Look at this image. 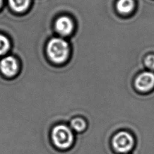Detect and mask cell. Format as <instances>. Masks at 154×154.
<instances>
[{"label":"cell","instance_id":"obj_1","mask_svg":"<svg viewBox=\"0 0 154 154\" xmlns=\"http://www.w3.org/2000/svg\"><path fill=\"white\" fill-rule=\"evenodd\" d=\"M46 54L52 63L57 64H63L69 57V45L61 37H53L48 42Z\"/></svg>","mask_w":154,"mask_h":154},{"label":"cell","instance_id":"obj_2","mask_svg":"<svg viewBox=\"0 0 154 154\" xmlns=\"http://www.w3.org/2000/svg\"><path fill=\"white\" fill-rule=\"evenodd\" d=\"M51 138L54 145L61 149L70 147L74 140V135L72 129L63 124L58 125L52 129Z\"/></svg>","mask_w":154,"mask_h":154},{"label":"cell","instance_id":"obj_3","mask_svg":"<svg viewBox=\"0 0 154 154\" xmlns=\"http://www.w3.org/2000/svg\"><path fill=\"white\" fill-rule=\"evenodd\" d=\"M134 140L132 135L126 131H120L112 139L114 149L119 153H125L129 152L133 147Z\"/></svg>","mask_w":154,"mask_h":154},{"label":"cell","instance_id":"obj_4","mask_svg":"<svg viewBox=\"0 0 154 154\" xmlns=\"http://www.w3.org/2000/svg\"><path fill=\"white\" fill-rule=\"evenodd\" d=\"M0 70L2 75L7 78H13L19 71V64L17 60L12 56L4 58L0 62Z\"/></svg>","mask_w":154,"mask_h":154},{"label":"cell","instance_id":"obj_5","mask_svg":"<svg viewBox=\"0 0 154 154\" xmlns=\"http://www.w3.org/2000/svg\"><path fill=\"white\" fill-rule=\"evenodd\" d=\"M136 88L141 92H147L154 87V73L144 71L139 74L135 80Z\"/></svg>","mask_w":154,"mask_h":154},{"label":"cell","instance_id":"obj_6","mask_svg":"<svg viewBox=\"0 0 154 154\" xmlns=\"http://www.w3.org/2000/svg\"><path fill=\"white\" fill-rule=\"evenodd\" d=\"M73 29V22L67 16H61L55 20V29L62 37H66L70 35Z\"/></svg>","mask_w":154,"mask_h":154},{"label":"cell","instance_id":"obj_7","mask_svg":"<svg viewBox=\"0 0 154 154\" xmlns=\"http://www.w3.org/2000/svg\"><path fill=\"white\" fill-rule=\"evenodd\" d=\"M31 1V0H8V3L13 11L16 13H22L28 8Z\"/></svg>","mask_w":154,"mask_h":154},{"label":"cell","instance_id":"obj_8","mask_svg":"<svg viewBox=\"0 0 154 154\" xmlns=\"http://www.w3.org/2000/svg\"><path fill=\"white\" fill-rule=\"evenodd\" d=\"M117 11L123 14L131 13L134 8V0H118L116 4Z\"/></svg>","mask_w":154,"mask_h":154},{"label":"cell","instance_id":"obj_9","mask_svg":"<svg viewBox=\"0 0 154 154\" xmlns=\"http://www.w3.org/2000/svg\"><path fill=\"white\" fill-rule=\"evenodd\" d=\"M86 122L82 117L73 118L70 122L72 129L76 132H82L86 128Z\"/></svg>","mask_w":154,"mask_h":154},{"label":"cell","instance_id":"obj_10","mask_svg":"<svg viewBox=\"0 0 154 154\" xmlns=\"http://www.w3.org/2000/svg\"><path fill=\"white\" fill-rule=\"evenodd\" d=\"M11 46L9 39L4 35L0 34V56L5 55Z\"/></svg>","mask_w":154,"mask_h":154},{"label":"cell","instance_id":"obj_11","mask_svg":"<svg viewBox=\"0 0 154 154\" xmlns=\"http://www.w3.org/2000/svg\"><path fill=\"white\" fill-rule=\"evenodd\" d=\"M145 66L150 70H154V55H148L144 60Z\"/></svg>","mask_w":154,"mask_h":154},{"label":"cell","instance_id":"obj_12","mask_svg":"<svg viewBox=\"0 0 154 154\" xmlns=\"http://www.w3.org/2000/svg\"><path fill=\"white\" fill-rule=\"evenodd\" d=\"M2 4H3V0H0V8H1Z\"/></svg>","mask_w":154,"mask_h":154}]
</instances>
